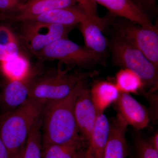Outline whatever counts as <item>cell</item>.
<instances>
[{
    "instance_id": "obj_1",
    "label": "cell",
    "mask_w": 158,
    "mask_h": 158,
    "mask_svg": "<svg viewBox=\"0 0 158 158\" xmlns=\"http://www.w3.org/2000/svg\"><path fill=\"white\" fill-rule=\"evenodd\" d=\"M86 80L78 84L67 97L47 103L44 106L42 145L64 144L84 140L80 137L74 113L76 101Z\"/></svg>"
},
{
    "instance_id": "obj_2",
    "label": "cell",
    "mask_w": 158,
    "mask_h": 158,
    "mask_svg": "<svg viewBox=\"0 0 158 158\" xmlns=\"http://www.w3.org/2000/svg\"><path fill=\"white\" fill-rule=\"evenodd\" d=\"M44 106L28 98L18 107L0 116V137L11 158L25 145L31 130L40 120Z\"/></svg>"
},
{
    "instance_id": "obj_3",
    "label": "cell",
    "mask_w": 158,
    "mask_h": 158,
    "mask_svg": "<svg viewBox=\"0 0 158 158\" xmlns=\"http://www.w3.org/2000/svg\"><path fill=\"white\" fill-rule=\"evenodd\" d=\"M38 76L31 88L29 98L44 106L47 103L67 97L80 82L98 74L97 71L69 73L72 67L65 70L60 68Z\"/></svg>"
},
{
    "instance_id": "obj_4",
    "label": "cell",
    "mask_w": 158,
    "mask_h": 158,
    "mask_svg": "<svg viewBox=\"0 0 158 158\" xmlns=\"http://www.w3.org/2000/svg\"><path fill=\"white\" fill-rule=\"evenodd\" d=\"M108 40L113 63L132 71L144 85L156 90L158 87V69L144 54L115 32Z\"/></svg>"
},
{
    "instance_id": "obj_5",
    "label": "cell",
    "mask_w": 158,
    "mask_h": 158,
    "mask_svg": "<svg viewBox=\"0 0 158 158\" xmlns=\"http://www.w3.org/2000/svg\"><path fill=\"white\" fill-rule=\"evenodd\" d=\"M34 56L40 63L58 61L59 64H65L69 67L78 66L82 68L96 65L102 59L85 46L79 45L68 38L55 41Z\"/></svg>"
},
{
    "instance_id": "obj_6",
    "label": "cell",
    "mask_w": 158,
    "mask_h": 158,
    "mask_svg": "<svg viewBox=\"0 0 158 158\" xmlns=\"http://www.w3.org/2000/svg\"><path fill=\"white\" fill-rule=\"evenodd\" d=\"M110 25L119 36L135 47L158 69V31L156 26L145 27L123 18L114 16Z\"/></svg>"
},
{
    "instance_id": "obj_7",
    "label": "cell",
    "mask_w": 158,
    "mask_h": 158,
    "mask_svg": "<svg viewBox=\"0 0 158 158\" xmlns=\"http://www.w3.org/2000/svg\"><path fill=\"white\" fill-rule=\"evenodd\" d=\"M19 24V36L26 48L34 56L58 40L68 38L75 26L46 23L32 19Z\"/></svg>"
},
{
    "instance_id": "obj_8",
    "label": "cell",
    "mask_w": 158,
    "mask_h": 158,
    "mask_svg": "<svg viewBox=\"0 0 158 158\" xmlns=\"http://www.w3.org/2000/svg\"><path fill=\"white\" fill-rule=\"evenodd\" d=\"M41 64L38 62L31 65L25 75L20 78L8 80L0 96L3 113L15 110L28 99L32 85L41 73Z\"/></svg>"
},
{
    "instance_id": "obj_9",
    "label": "cell",
    "mask_w": 158,
    "mask_h": 158,
    "mask_svg": "<svg viewBox=\"0 0 158 158\" xmlns=\"http://www.w3.org/2000/svg\"><path fill=\"white\" fill-rule=\"evenodd\" d=\"M113 15L109 13L107 16L99 17L97 13L90 14L80 24L85 47L102 59L109 48V40L104 31L108 27Z\"/></svg>"
},
{
    "instance_id": "obj_10",
    "label": "cell",
    "mask_w": 158,
    "mask_h": 158,
    "mask_svg": "<svg viewBox=\"0 0 158 158\" xmlns=\"http://www.w3.org/2000/svg\"><path fill=\"white\" fill-rule=\"evenodd\" d=\"M74 113L79 134L84 141H88L94 127L98 113L94 104L90 90L85 86L76 101Z\"/></svg>"
},
{
    "instance_id": "obj_11",
    "label": "cell",
    "mask_w": 158,
    "mask_h": 158,
    "mask_svg": "<svg viewBox=\"0 0 158 158\" xmlns=\"http://www.w3.org/2000/svg\"><path fill=\"white\" fill-rule=\"evenodd\" d=\"M115 102L118 115L127 125L137 130L147 127L149 117L147 109L129 94L119 92Z\"/></svg>"
},
{
    "instance_id": "obj_12",
    "label": "cell",
    "mask_w": 158,
    "mask_h": 158,
    "mask_svg": "<svg viewBox=\"0 0 158 158\" xmlns=\"http://www.w3.org/2000/svg\"><path fill=\"white\" fill-rule=\"evenodd\" d=\"M100 4L116 17L123 18L145 27L152 28L154 25L147 15L141 11L131 0H91Z\"/></svg>"
},
{
    "instance_id": "obj_13",
    "label": "cell",
    "mask_w": 158,
    "mask_h": 158,
    "mask_svg": "<svg viewBox=\"0 0 158 158\" xmlns=\"http://www.w3.org/2000/svg\"><path fill=\"white\" fill-rule=\"evenodd\" d=\"M87 0H29L22 5L17 15L9 22L18 23L37 15L59 8H65L84 2Z\"/></svg>"
},
{
    "instance_id": "obj_14",
    "label": "cell",
    "mask_w": 158,
    "mask_h": 158,
    "mask_svg": "<svg viewBox=\"0 0 158 158\" xmlns=\"http://www.w3.org/2000/svg\"><path fill=\"white\" fill-rule=\"evenodd\" d=\"M127 125L117 115V118L110 125V136L103 158H127L128 147L126 139Z\"/></svg>"
},
{
    "instance_id": "obj_15",
    "label": "cell",
    "mask_w": 158,
    "mask_h": 158,
    "mask_svg": "<svg viewBox=\"0 0 158 158\" xmlns=\"http://www.w3.org/2000/svg\"><path fill=\"white\" fill-rule=\"evenodd\" d=\"M110 131V125L104 113H98L96 122L88 141V148L94 158H103Z\"/></svg>"
},
{
    "instance_id": "obj_16",
    "label": "cell",
    "mask_w": 158,
    "mask_h": 158,
    "mask_svg": "<svg viewBox=\"0 0 158 158\" xmlns=\"http://www.w3.org/2000/svg\"><path fill=\"white\" fill-rule=\"evenodd\" d=\"M90 92L98 113H103L110 105L116 102L120 92L115 84L101 81L93 85Z\"/></svg>"
},
{
    "instance_id": "obj_17",
    "label": "cell",
    "mask_w": 158,
    "mask_h": 158,
    "mask_svg": "<svg viewBox=\"0 0 158 158\" xmlns=\"http://www.w3.org/2000/svg\"><path fill=\"white\" fill-rule=\"evenodd\" d=\"M23 54L19 40L9 26L0 25V62Z\"/></svg>"
},
{
    "instance_id": "obj_18",
    "label": "cell",
    "mask_w": 158,
    "mask_h": 158,
    "mask_svg": "<svg viewBox=\"0 0 158 158\" xmlns=\"http://www.w3.org/2000/svg\"><path fill=\"white\" fill-rule=\"evenodd\" d=\"M83 140L64 144L42 145L41 158H78Z\"/></svg>"
},
{
    "instance_id": "obj_19",
    "label": "cell",
    "mask_w": 158,
    "mask_h": 158,
    "mask_svg": "<svg viewBox=\"0 0 158 158\" xmlns=\"http://www.w3.org/2000/svg\"><path fill=\"white\" fill-rule=\"evenodd\" d=\"M31 67L29 58L24 54L0 62V68L8 80L22 77L28 72Z\"/></svg>"
},
{
    "instance_id": "obj_20",
    "label": "cell",
    "mask_w": 158,
    "mask_h": 158,
    "mask_svg": "<svg viewBox=\"0 0 158 158\" xmlns=\"http://www.w3.org/2000/svg\"><path fill=\"white\" fill-rule=\"evenodd\" d=\"M116 85L120 92L137 94L144 84L142 80L132 71L122 69L116 75Z\"/></svg>"
},
{
    "instance_id": "obj_21",
    "label": "cell",
    "mask_w": 158,
    "mask_h": 158,
    "mask_svg": "<svg viewBox=\"0 0 158 158\" xmlns=\"http://www.w3.org/2000/svg\"><path fill=\"white\" fill-rule=\"evenodd\" d=\"M40 120L31 130L24 146L23 158H41L42 138L40 131Z\"/></svg>"
},
{
    "instance_id": "obj_22",
    "label": "cell",
    "mask_w": 158,
    "mask_h": 158,
    "mask_svg": "<svg viewBox=\"0 0 158 158\" xmlns=\"http://www.w3.org/2000/svg\"><path fill=\"white\" fill-rule=\"evenodd\" d=\"M135 149L137 158H158V151L143 138L136 139Z\"/></svg>"
},
{
    "instance_id": "obj_23",
    "label": "cell",
    "mask_w": 158,
    "mask_h": 158,
    "mask_svg": "<svg viewBox=\"0 0 158 158\" xmlns=\"http://www.w3.org/2000/svg\"><path fill=\"white\" fill-rule=\"evenodd\" d=\"M22 4L19 0H0V13L9 18V22L18 14Z\"/></svg>"
},
{
    "instance_id": "obj_24",
    "label": "cell",
    "mask_w": 158,
    "mask_h": 158,
    "mask_svg": "<svg viewBox=\"0 0 158 158\" xmlns=\"http://www.w3.org/2000/svg\"><path fill=\"white\" fill-rule=\"evenodd\" d=\"M141 11L147 15L154 11L156 7V0H131Z\"/></svg>"
},
{
    "instance_id": "obj_25",
    "label": "cell",
    "mask_w": 158,
    "mask_h": 158,
    "mask_svg": "<svg viewBox=\"0 0 158 158\" xmlns=\"http://www.w3.org/2000/svg\"><path fill=\"white\" fill-rule=\"evenodd\" d=\"M0 158H12L9 150L0 137Z\"/></svg>"
},
{
    "instance_id": "obj_26",
    "label": "cell",
    "mask_w": 158,
    "mask_h": 158,
    "mask_svg": "<svg viewBox=\"0 0 158 158\" xmlns=\"http://www.w3.org/2000/svg\"><path fill=\"white\" fill-rule=\"evenodd\" d=\"M78 158H94L90 150L87 147L82 148L79 151Z\"/></svg>"
},
{
    "instance_id": "obj_27",
    "label": "cell",
    "mask_w": 158,
    "mask_h": 158,
    "mask_svg": "<svg viewBox=\"0 0 158 158\" xmlns=\"http://www.w3.org/2000/svg\"><path fill=\"white\" fill-rule=\"evenodd\" d=\"M153 147L156 150L158 151V134L157 132L152 138L151 141H149Z\"/></svg>"
},
{
    "instance_id": "obj_28",
    "label": "cell",
    "mask_w": 158,
    "mask_h": 158,
    "mask_svg": "<svg viewBox=\"0 0 158 158\" xmlns=\"http://www.w3.org/2000/svg\"><path fill=\"white\" fill-rule=\"evenodd\" d=\"M9 19H10L9 17L0 13V23L4 22H9Z\"/></svg>"
},
{
    "instance_id": "obj_29",
    "label": "cell",
    "mask_w": 158,
    "mask_h": 158,
    "mask_svg": "<svg viewBox=\"0 0 158 158\" xmlns=\"http://www.w3.org/2000/svg\"><path fill=\"white\" fill-rule=\"evenodd\" d=\"M24 148V146L23 148L20 151L16 154L15 156H14L12 158H23V154Z\"/></svg>"
},
{
    "instance_id": "obj_30",
    "label": "cell",
    "mask_w": 158,
    "mask_h": 158,
    "mask_svg": "<svg viewBox=\"0 0 158 158\" xmlns=\"http://www.w3.org/2000/svg\"><path fill=\"white\" fill-rule=\"evenodd\" d=\"M20 2H21L22 4H24V3H25L27 2V1H28L29 0H19Z\"/></svg>"
},
{
    "instance_id": "obj_31",
    "label": "cell",
    "mask_w": 158,
    "mask_h": 158,
    "mask_svg": "<svg viewBox=\"0 0 158 158\" xmlns=\"http://www.w3.org/2000/svg\"><path fill=\"white\" fill-rule=\"evenodd\" d=\"M130 158H133V157H131Z\"/></svg>"
}]
</instances>
